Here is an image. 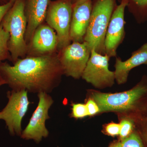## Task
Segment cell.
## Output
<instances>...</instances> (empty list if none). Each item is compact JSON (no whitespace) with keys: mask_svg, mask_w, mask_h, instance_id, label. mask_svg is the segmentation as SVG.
<instances>
[{"mask_svg":"<svg viewBox=\"0 0 147 147\" xmlns=\"http://www.w3.org/2000/svg\"><path fill=\"white\" fill-rule=\"evenodd\" d=\"M13 65L0 64V73L12 90L50 93L59 85L64 74L58 52L18 59Z\"/></svg>","mask_w":147,"mask_h":147,"instance_id":"obj_1","label":"cell"},{"mask_svg":"<svg viewBox=\"0 0 147 147\" xmlns=\"http://www.w3.org/2000/svg\"><path fill=\"white\" fill-rule=\"evenodd\" d=\"M91 91V98L97 103L100 113H117L135 124L147 115V75H143L134 87L126 91L116 93Z\"/></svg>","mask_w":147,"mask_h":147,"instance_id":"obj_2","label":"cell"},{"mask_svg":"<svg viewBox=\"0 0 147 147\" xmlns=\"http://www.w3.org/2000/svg\"><path fill=\"white\" fill-rule=\"evenodd\" d=\"M24 0H17L3 18L1 24L9 34L8 42L10 60L13 64L26 57L28 45L26 39L27 22Z\"/></svg>","mask_w":147,"mask_h":147,"instance_id":"obj_3","label":"cell"},{"mask_svg":"<svg viewBox=\"0 0 147 147\" xmlns=\"http://www.w3.org/2000/svg\"><path fill=\"white\" fill-rule=\"evenodd\" d=\"M117 0H93L89 25L84 42L90 50L105 55V35L110 19L117 6Z\"/></svg>","mask_w":147,"mask_h":147,"instance_id":"obj_4","label":"cell"},{"mask_svg":"<svg viewBox=\"0 0 147 147\" xmlns=\"http://www.w3.org/2000/svg\"><path fill=\"white\" fill-rule=\"evenodd\" d=\"M72 11L73 4L70 0H57L49 4L45 21L57 34L58 52L71 43Z\"/></svg>","mask_w":147,"mask_h":147,"instance_id":"obj_5","label":"cell"},{"mask_svg":"<svg viewBox=\"0 0 147 147\" xmlns=\"http://www.w3.org/2000/svg\"><path fill=\"white\" fill-rule=\"evenodd\" d=\"M26 90H13L7 92V104L0 111V120L5 122L9 134L21 137L22 129L21 122L30 104Z\"/></svg>","mask_w":147,"mask_h":147,"instance_id":"obj_6","label":"cell"},{"mask_svg":"<svg viewBox=\"0 0 147 147\" xmlns=\"http://www.w3.org/2000/svg\"><path fill=\"white\" fill-rule=\"evenodd\" d=\"M91 50L85 42H72L58 52L64 74L74 79L82 78Z\"/></svg>","mask_w":147,"mask_h":147,"instance_id":"obj_7","label":"cell"},{"mask_svg":"<svg viewBox=\"0 0 147 147\" xmlns=\"http://www.w3.org/2000/svg\"><path fill=\"white\" fill-rule=\"evenodd\" d=\"M38 97L37 106L28 125L22 131L20 137L24 140H32L39 144L43 138L49 136V131L45 126V122L50 118L49 110L54 101L52 96L47 93H39Z\"/></svg>","mask_w":147,"mask_h":147,"instance_id":"obj_8","label":"cell"},{"mask_svg":"<svg viewBox=\"0 0 147 147\" xmlns=\"http://www.w3.org/2000/svg\"><path fill=\"white\" fill-rule=\"evenodd\" d=\"M110 57L92 50L82 78L93 86L103 89L112 86L115 80L114 71L109 69Z\"/></svg>","mask_w":147,"mask_h":147,"instance_id":"obj_9","label":"cell"},{"mask_svg":"<svg viewBox=\"0 0 147 147\" xmlns=\"http://www.w3.org/2000/svg\"><path fill=\"white\" fill-rule=\"evenodd\" d=\"M128 4L127 0H120L113 13L106 35L104 49L105 55L110 58L117 57V50L125 37V11Z\"/></svg>","mask_w":147,"mask_h":147,"instance_id":"obj_10","label":"cell"},{"mask_svg":"<svg viewBox=\"0 0 147 147\" xmlns=\"http://www.w3.org/2000/svg\"><path fill=\"white\" fill-rule=\"evenodd\" d=\"M58 44L56 32L47 24H42L28 44L27 56L39 57L57 53Z\"/></svg>","mask_w":147,"mask_h":147,"instance_id":"obj_11","label":"cell"},{"mask_svg":"<svg viewBox=\"0 0 147 147\" xmlns=\"http://www.w3.org/2000/svg\"><path fill=\"white\" fill-rule=\"evenodd\" d=\"M93 0H81L73 4L70 27L71 42H83L90 20Z\"/></svg>","mask_w":147,"mask_h":147,"instance_id":"obj_12","label":"cell"},{"mask_svg":"<svg viewBox=\"0 0 147 147\" xmlns=\"http://www.w3.org/2000/svg\"><path fill=\"white\" fill-rule=\"evenodd\" d=\"M50 0H28L25 3V12L27 19L25 39L28 45L38 27L45 20Z\"/></svg>","mask_w":147,"mask_h":147,"instance_id":"obj_13","label":"cell"},{"mask_svg":"<svg viewBox=\"0 0 147 147\" xmlns=\"http://www.w3.org/2000/svg\"><path fill=\"white\" fill-rule=\"evenodd\" d=\"M142 65H147V42L131 53L130 57L126 61L116 57L114 73L117 83L119 85L125 84L131 69Z\"/></svg>","mask_w":147,"mask_h":147,"instance_id":"obj_14","label":"cell"},{"mask_svg":"<svg viewBox=\"0 0 147 147\" xmlns=\"http://www.w3.org/2000/svg\"><path fill=\"white\" fill-rule=\"evenodd\" d=\"M127 7L137 23L143 24L147 21V0H127Z\"/></svg>","mask_w":147,"mask_h":147,"instance_id":"obj_15","label":"cell"},{"mask_svg":"<svg viewBox=\"0 0 147 147\" xmlns=\"http://www.w3.org/2000/svg\"><path fill=\"white\" fill-rule=\"evenodd\" d=\"M9 38V33L5 31L0 25V64L3 61L10 59V54L8 47Z\"/></svg>","mask_w":147,"mask_h":147,"instance_id":"obj_16","label":"cell"},{"mask_svg":"<svg viewBox=\"0 0 147 147\" xmlns=\"http://www.w3.org/2000/svg\"><path fill=\"white\" fill-rule=\"evenodd\" d=\"M119 136L121 141L128 137L136 129V124L130 119L124 118L121 121Z\"/></svg>","mask_w":147,"mask_h":147,"instance_id":"obj_17","label":"cell"},{"mask_svg":"<svg viewBox=\"0 0 147 147\" xmlns=\"http://www.w3.org/2000/svg\"><path fill=\"white\" fill-rule=\"evenodd\" d=\"M122 147H144L138 131L135 129L128 137L121 141Z\"/></svg>","mask_w":147,"mask_h":147,"instance_id":"obj_18","label":"cell"},{"mask_svg":"<svg viewBox=\"0 0 147 147\" xmlns=\"http://www.w3.org/2000/svg\"><path fill=\"white\" fill-rule=\"evenodd\" d=\"M71 117L75 119H82L88 116L86 104L83 103H72Z\"/></svg>","mask_w":147,"mask_h":147,"instance_id":"obj_19","label":"cell"},{"mask_svg":"<svg viewBox=\"0 0 147 147\" xmlns=\"http://www.w3.org/2000/svg\"><path fill=\"white\" fill-rule=\"evenodd\" d=\"M136 129L142 138L144 147H147V115L136 124Z\"/></svg>","mask_w":147,"mask_h":147,"instance_id":"obj_20","label":"cell"},{"mask_svg":"<svg viewBox=\"0 0 147 147\" xmlns=\"http://www.w3.org/2000/svg\"><path fill=\"white\" fill-rule=\"evenodd\" d=\"M86 105L88 110V116L94 115L100 113V109L97 103L91 98L87 101Z\"/></svg>","mask_w":147,"mask_h":147,"instance_id":"obj_21","label":"cell"},{"mask_svg":"<svg viewBox=\"0 0 147 147\" xmlns=\"http://www.w3.org/2000/svg\"><path fill=\"white\" fill-rule=\"evenodd\" d=\"M120 130V124L110 123L108 124L105 127V131L108 135L115 137L119 135Z\"/></svg>","mask_w":147,"mask_h":147,"instance_id":"obj_22","label":"cell"},{"mask_svg":"<svg viewBox=\"0 0 147 147\" xmlns=\"http://www.w3.org/2000/svg\"><path fill=\"white\" fill-rule=\"evenodd\" d=\"M13 3L10 1L5 4L0 5V25L4 17L13 5Z\"/></svg>","mask_w":147,"mask_h":147,"instance_id":"obj_23","label":"cell"},{"mask_svg":"<svg viewBox=\"0 0 147 147\" xmlns=\"http://www.w3.org/2000/svg\"><path fill=\"white\" fill-rule=\"evenodd\" d=\"M5 84H7L6 82L5 79H3L1 73H0V87L3 85H5Z\"/></svg>","mask_w":147,"mask_h":147,"instance_id":"obj_24","label":"cell"},{"mask_svg":"<svg viewBox=\"0 0 147 147\" xmlns=\"http://www.w3.org/2000/svg\"><path fill=\"white\" fill-rule=\"evenodd\" d=\"M109 147H122L121 143V142H116L115 144L111 145V146Z\"/></svg>","mask_w":147,"mask_h":147,"instance_id":"obj_25","label":"cell"},{"mask_svg":"<svg viewBox=\"0 0 147 147\" xmlns=\"http://www.w3.org/2000/svg\"><path fill=\"white\" fill-rule=\"evenodd\" d=\"M71 3H72V4L75 3L79 1H81V0H70Z\"/></svg>","mask_w":147,"mask_h":147,"instance_id":"obj_26","label":"cell"},{"mask_svg":"<svg viewBox=\"0 0 147 147\" xmlns=\"http://www.w3.org/2000/svg\"><path fill=\"white\" fill-rule=\"evenodd\" d=\"M10 1H11L12 2L14 3L15 1H17V0H10Z\"/></svg>","mask_w":147,"mask_h":147,"instance_id":"obj_27","label":"cell"}]
</instances>
